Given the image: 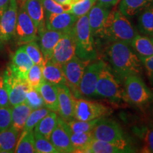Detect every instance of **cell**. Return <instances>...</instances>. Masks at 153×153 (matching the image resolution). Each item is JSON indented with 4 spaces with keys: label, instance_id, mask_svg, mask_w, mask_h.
<instances>
[{
    "label": "cell",
    "instance_id": "24",
    "mask_svg": "<svg viewBox=\"0 0 153 153\" xmlns=\"http://www.w3.org/2000/svg\"><path fill=\"white\" fill-rule=\"evenodd\" d=\"M31 111V108L25 102L11 106V126L20 133H22Z\"/></svg>",
    "mask_w": 153,
    "mask_h": 153
},
{
    "label": "cell",
    "instance_id": "21",
    "mask_svg": "<svg viewBox=\"0 0 153 153\" xmlns=\"http://www.w3.org/2000/svg\"><path fill=\"white\" fill-rule=\"evenodd\" d=\"M37 90L43 98L45 106L51 111L58 112L57 86L44 79Z\"/></svg>",
    "mask_w": 153,
    "mask_h": 153
},
{
    "label": "cell",
    "instance_id": "7",
    "mask_svg": "<svg viewBox=\"0 0 153 153\" xmlns=\"http://www.w3.org/2000/svg\"><path fill=\"white\" fill-rule=\"evenodd\" d=\"M111 113V109L101 103L74 98V118L79 120H91L106 117Z\"/></svg>",
    "mask_w": 153,
    "mask_h": 153
},
{
    "label": "cell",
    "instance_id": "23",
    "mask_svg": "<svg viewBox=\"0 0 153 153\" xmlns=\"http://www.w3.org/2000/svg\"><path fill=\"white\" fill-rule=\"evenodd\" d=\"M153 6V0H120L118 10L127 17H132Z\"/></svg>",
    "mask_w": 153,
    "mask_h": 153
},
{
    "label": "cell",
    "instance_id": "28",
    "mask_svg": "<svg viewBox=\"0 0 153 153\" xmlns=\"http://www.w3.org/2000/svg\"><path fill=\"white\" fill-rule=\"evenodd\" d=\"M14 152L35 153V138L33 131H22L19 135Z\"/></svg>",
    "mask_w": 153,
    "mask_h": 153
},
{
    "label": "cell",
    "instance_id": "32",
    "mask_svg": "<svg viewBox=\"0 0 153 153\" xmlns=\"http://www.w3.org/2000/svg\"><path fill=\"white\" fill-rule=\"evenodd\" d=\"M22 47L24 48L26 53L33 61V64L38 65L42 67L44 65L46 61L44 58L39 45L37 43L36 41L24 44V45H22Z\"/></svg>",
    "mask_w": 153,
    "mask_h": 153
},
{
    "label": "cell",
    "instance_id": "19",
    "mask_svg": "<svg viewBox=\"0 0 153 153\" xmlns=\"http://www.w3.org/2000/svg\"><path fill=\"white\" fill-rule=\"evenodd\" d=\"M63 33H64L56 30H48L46 28L38 33L39 37V47L45 61L51 59L55 45Z\"/></svg>",
    "mask_w": 153,
    "mask_h": 153
},
{
    "label": "cell",
    "instance_id": "39",
    "mask_svg": "<svg viewBox=\"0 0 153 153\" xmlns=\"http://www.w3.org/2000/svg\"><path fill=\"white\" fill-rule=\"evenodd\" d=\"M24 102L32 110L38 109V108L45 106L41 95L40 94L38 90L33 89V88H30L29 90L27 91L26 100Z\"/></svg>",
    "mask_w": 153,
    "mask_h": 153
},
{
    "label": "cell",
    "instance_id": "37",
    "mask_svg": "<svg viewBox=\"0 0 153 153\" xmlns=\"http://www.w3.org/2000/svg\"><path fill=\"white\" fill-rule=\"evenodd\" d=\"M34 133V132H33ZM35 148L37 153H59L52 143L37 133H34Z\"/></svg>",
    "mask_w": 153,
    "mask_h": 153
},
{
    "label": "cell",
    "instance_id": "1",
    "mask_svg": "<svg viewBox=\"0 0 153 153\" xmlns=\"http://www.w3.org/2000/svg\"><path fill=\"white\" fill-rule=\"evenodd\" d=\"M105 56L111 70L121 82L130 75L142 74V61L128 44L110 42L105 49Z\"/></svg>",
    "mask_w": 153,
    "mask_h": 153
},
{
    "label": "cell",
    "instance_id": "33",
    "mask_svg": "<svg viewBox=\"0 0 153 153\" xmlns=\"http://www.w3.org/2000/svg\"><path fill=\"white\" fill-rule=\"evenodd\" d=\"M99 119V118H97V119L85 121V120H79L74 118V119L66 122L68 123L69 127L71 129L72 133H87V132L92 131Z\"/></svg>",
    "mask_w": 153,
    "mask_h": 153
},
{
    "label": "cell",
    "instance_id": "34",
    "mask_svg": "<svg viewBox=\"0 0 153 153\" xmlns=\"http://www.w3.org/2000/svg\"><path fill=\"white\" fill-rule=\"evenodd\" d=\"M97 1V0H78L71 4V7L69 12L79 18L87 14Z\"/></svg>",
    "mask_w": 153,
    "mask_h": 153
},
{
    "label": "cell",
    "instance_id": "6",
    "mask_svg": "<svg viewBox=\"0 0 153 153\" xmlns=\"http://www.w3.org/2000/svg\"><path fill=\"white\" fill-rule=\"evenodd\" d=\"M120 82L106 64L99 74L96 87V97H103L112 102H119L123 99V88Z\"/></svg>",
    "mask_w": 153,
    "mask_h": 153
},
{
    "label": "cell",
    "instance_id": "29",
    "mask_svg": "<svg viewBox=\"0 0 153 153\" xmlns=\"http://www.w3.org/2000/svg\"><path fill=\"white\" fill-rule=\"evenodd\" d=\"M139 31L145 36L153 35V6L145 9L140 12L137 21Z\"/></svg>",
    "mask_w": 153,
    "mask_h": 153
},
{
    "label": "cell",
    "instance_id": "2",
    "mask_svg": "<svg viewBox=\"0 0 153 153\" xmlns=\"http://www.w3.org/2000/svg\"><path fill=\"white\" fill-rule=\"evenodd\" d=\"M136 30L128 19L118 9L110 11L103 28L100 38L110 42H122L131 45Z\"/></svg>",
    "mask_w": 153,
    "mask_h": 153
},
{
    "label": "cell",
    "instance_id": "11",
    "mask_svg": "<svg viewBox=\"0 0 153 153\" xmlns=\"http://www.w3.org/2000/svg\"><path fill=\"white\" fill-rule=\"evenodd\" d=\"M104 60H97L89 62L86 67L79 86V92L86 97H96V87L101 70L106 66Z\"/></svg>",
    "mask_w": 153,
    "mask_h": 153
},
{
    "label": "cell",
    "instance_id": "49",
    "mask_svg": "<svg viewBox=\"0 0 153 153\" xmlns=\"http://www.w3.org/2000/svg\"><path fill=\"white\" fill-rule=\"evenodd\" d=\"M19 1H20V4H22V3L24 2L25 0H19Z\"/></svg>",
    "mask_w": 153,
    "mask_h": 153
},
{
    "label": "cell",
    "instance_id": "48",
    "mask_svg": "<svg viewBox=\"0 0 153 153\" xmlns=\"http://www.w3.org/2000/svg\"><path fill=\"white\" fill-rule=\"evenodd\" d=\"M71 1H72V4L73 2H75V1H78V0H71Z\"/></svg>",
    "mask_w": 153,
    "mask_h": 153
},
{
    "label": "cell",
    "instance_id": "9",
    "mask_svg": "<svg viewBox=\"0 0 153 153\" xmlns=\"http://www.w3.org/2000/svg\"><path fill=\"white\" fill-rule=\"evenodd\" d=\"M14 36L19 45L35 41L38 38L37 28L22 4H20V7L18 9Z\"/></svg>",
    "mask_w": 153,
    "mask_h": 153
},
{
    "label": "cell",
    "instance_id": "3",
    "mask_svg": "<svg viewBox=\"0 0 153 153\" xmlns=\"http://www.w3.org/2000/svg\"><path fill=\"white\" fill-rule=\"evenodd\" d=\"M76 43V55L86 61L95 60L97 51L94 38L89 27L88 14L79 17L73 26Z\"/></svg>",
    "mask_w": 153,
    "mask_h": 153
},
{
    "label": "cell",
    "instance_id": "35",
    "mask_svg": "<svg viewBox=\"0 0 153 153\" xmlns=\"http://www.w3.org/2000/svg\"><path fill=\"white\" fill-rule=\"evenodd\" d=\"M44 80L43 76V67L34 64L28 72L26 81L30 88L37 90Z\"/></svg>",
    "mask_w": 153,
    "mask_h": 153
},
{
    "label": "cell",
    "instance_id": "17",
    "mask_svg": "<svg viewBox=\"0 0 153 153\" xmlns=\"http://www.w3.org/2000/svg\"><path fill=\"white\" fill-rule=\"evenodd\" d=\"M111 8L104 7L97 2L88 13L89 27L94 38H100L105 22L109 14Z\"/></svg>",
    "mask_w": 153,
    "mask_h": 153
},
{
    "label": "cell",
    "instance_id": "31",
    "mask_svg": "<svg viewBox=\"0 0 153 153\" xmlns=\"http://www.w3.org/2000/svg\"><path fill=\"white\" fill-rule=\"evenodd\" d=\"M93 139L91 131L79 133H75L72 132L71 135H70V140H71L74 152L85 153L86 149L87 148L89 143L91 142Z\"/></svg>",
    "mask_w": 153,
    "mask_h": 153
},
{
    "label": "cell",
    "instance_id": "30",
    "mask_svg": "<svg viewBox=\"0 0 153 153\" xmlns=\"http://www.w3.org/2000/svg\"><path fill=\"white\" fill-rule=\"evenodd\" d=\"M124 152L121 149L112 143L93 139L86 149L85 153H120Z\"/></svg>",
    "mask_w": 153,
    "mask_h": 153
},
{
    "label": "cell",
    "instance_id": "45",
    "mask_svg": "<svg viewBox=\"0 0 153 153\" xmlns=\"http://www.w3.org/2000/svg\"><path fill=\"white\" fill-rule=\"evenodd\" d=\"M11 0H0V16L3 14L6 9L8 8Z\"/></svg>",
    "mask_w": 153,
    "mask_h": 153
},
{
    "label": "cell",
    "instance_id": "27",
    "mask_svg": "<svg viewBox=\"0 0 153 153\" xmlns=\"http://www.w3.org/2000/svg\"><path fill=\"white\" fill-rule=\"evenodd\" d=\"M57 117L58 116L56 112L51 111L45 117L42 118L36 124L33 129V132L43 135V137L50 140L51 133H53V130L56 126Z\"/></svg>",
    "mask_w": 153,
    "mask_h": 153
},
{
    "label": "cell",
    "instance_id": "25",
    "mask_svg": "<svg viewBox=\"0 0 153 153\" xmlns=\"http://www.w3.org/2000/svg\"><path fill=\"white\" fill-rule=\"evenodd\" d=\"M130 45L140 58L153 55V41L149 36H141L137 33Z\"/></svg>",
    "mask_w": 153,
    "mask_h": 153
},
{
    "label": "cell",
    "instance_id": "10",
    "mask_svg": "<svg viewBox=\"0 0 153 153\" xmlns=\"http://www.w3.org/2000/svg\"><path fill=\"white\" fill-rule=\"evenodd\" d=\"M3 76L8 91L10 106H14L24 102L27 91L30 88L27 81L16 76L9 68L4 72Z\"/></svg>",
    "mask_w": 153,
    "mask_h": 153
},
{
    "label": "cell",
    "instance_id": "36",
    "mask_svg": "<svg viewBox=\"0 0 153 153\" xmlns=\"http://www.w3.org/2000/svg\"><path fill=\"white\" fill-rule=\"evenodd\" d=\"M51 111L46 107H42L38 109L32 110L27 118L23 131H33L34 128L42 118L45 117Z\"/></svg>",
    "mask_w": 153,
    "mask_h": 153
},
{
    "label": "cell",
    "instance_id": "14",
    "mask_svg": "<svg viewBox=\"0 0 153 153\" xmlns=\"http://www.w3.org/2000/svg\"><path fill=\"white\" fill-rule=\"evenodd\" d=\"M18 9L17 0H11L8 8L0 16V41H9L14 36Z\"/></svg>",
    "mask_w": 153,
    "mask_h": 153
},
{
    "label": "cell",
    "instance_id": "5",
    "mask_svg": "<svg viewBox=\"0 0 153 153\" xmlns=\"http://www.w3.org/2000/svg\"><path fill=\"white\" fill-rule=\"evenodd\" d=\"M123 99L134 106L143 107L153 99L152 91L140 75H130L123 81Z\"/></svg>",
    "mask_w": 153,
    "mask_h": 153
},
{
    "label": "cell",
    "instance_id": "44",
    "mask_svg": "<svg viewBox=\"0 0 153 153\" xmlns=\"http://www.w3.org/2000/svg\"><path fill=\"white\" fill-rule=\"evenodd\" d=\"M97 1H98V3L101 5L108 7V8H111L112 7L117 4L120 0H97Z\"/></svg>",
    "mask_w": 153,
    "mask_h": 153
},
{
    "label": "cell",
    "instance_id": "15",
    "mask_svg": "<svg viewBox=\"0 0 153 153\" xmlns=\"http://www.w3.org/2000/svg\"><path fill=\"white\" fill-rule=\"evenodd\" d=\"M57 86L58 98V113L65 121L74 119V97L67 85Z\"/></svg>",
    "mask_w": 153,
    "mask_h": 153
},
{
    "label": "cell",
    "instance_id": "50",
    "mask_svg": "<svg viewBox=\"0 0 153 153\" xmlns=\"http://www.w3.org/2000/svg\"><path fill=\"white\" fill-rule=\"evenodd\" d=\"M150 38H151V39H152V41H153V35H152V36H151V37H150Z\"/></svg>",
    "mask_w": 153,
    "mask_h": 153
},
{
    "label": "cell",
    "instance_id": "4",
    "mask_svg": "<svg viewBox=\"0 0 153 153\" xmlns=\"http://www.w3.org/2000/svg\"><path fill=\"white\" fill-rule=\"evenodd\" d=\"M93 138L112 143L121 149L124 152H131L123 131L117 122L111 118H99L91 131Z\"/></svg>",
    "mask_w": 153,
    "mask_h": 153
},
{
    "label": "cell",
    "instance_id": "47",
    "mask_svg": "<svg viewBox=\"0 0 153 153\" xmlns=\"http://www.w3.org/2000/svg\"><path fill=\"white\" fill-rule=\"evenodd\" d=\"M152 117H153V102L152 104Z\"/></svg>",
    "mask_w": 153,
    "mask_h": 153
},
{
    "label": "cell",
    "instance_id": "40",
    "mask_svg": "<svg viewBox=\"0 0 153 153\" xmlns=\"http://www.w3.org/2000/svg\"><path fill=\"white\" fill-rule=\"evenodd\" d=\"M11 106H0V132L11 126Z\"/></svg>",
    "mask_w": 153,
    "mask_h": 153
},
{
    "label": "cell",
    "instance_id": "46",
    "mask_svg": "<svg viewBox=\"0 0 153 153\" xmlns=\"http://www.w3.org/2000/svg\"><path fill=\"white\" fill-rule=\"evenodd\" d=\"M55 1L62 5H70L72 4L71 0H55Z\"/></svg>",
    "mask_w": 153,
    "mask_h": 153
},
{
    "label": "cell",
    "instance_id": "16",
    "mask_svg": "<svg viewBox=\"0 0 153 153\" xmlns=\"http://www.w3.org/2000/svg\"><path fill=\"white\" fill-rule=\"evenodd\" d=\"M77 17L70 12L45 15V28L62 33L70 31L73 28Z\"/></svg>",
    "mask_w": 153,
    "mask_h": 153
},
{
    "label": "cell",
    "instance_id": "42",
    "mask_svg": "<svg viewBox=\"0 0 153 153\" xmlns=\"http://www.w3.org/2000/svg\"><path fill=\"white\" fill-rule=\"evenodd\" d=\"M143 140L144 148L143 149V152L153 153V128L145 131Z\"/></svg>",
    "mask_w": 153,
    "mask_h": 153
},
{
    "label": "cell",
    "instance_id": "20",
    "mask_svg": "<svg viewBox=\"0 0 153 153\" xmlns=\"http://www.w3.org/2000/svg\"><path fill=\"white\" fill-rule=\"evenodd\" d=\"M22 4L37 28L38 33L45 29V16L41 0H25Z\"/></svg>",
    "mask_w": 153,
    "mask_h": 153
},
{
    "label": "cell",
    "instance_id": "22",
    "mask_svg": "<svg viewBox=\"0 0 153 153\" xmlns=\"http://www.w3.org/2000/svg\"><path fill=\"white\" fill-rule=\"evenodd\" d=\"M43 76L45 81L55 85H66L62 65L48 60L43 66Z\"/></svg>",
    "mask_w": 153,
    "mask_h": 153
},
{
    "label": "cell",
    "instance_id": "13",
    "mask_svg": "<svg viewBox=\"0 0 153 153\" xmlns=\"http://www.w3.org/2000/svg\"><path fill=\"white\" fill-rule=\"evenodd\" d=\"M71 133L72 131L68 123L60 116L57 117L56 126L51 133L50 141L58 150L59 153L74 152L70 140Z\"/></svg>",
    "mask_w": 153,
    "mask_h": 153
},
{
    "label": "cell",
    "instance_id": "8",
    "mask_svg": "<svg viewBox=\"0 0 153 153\" xmlns=\"http://www.w3.org/2000/svg\"><path fill=\"white\" fill-rule=\"evenodd\" d=\"M89 62V61L83 60L74 55L62 65L66 79V85L71 90L74 98H80L81 97L79 92V83L86 67Z\"/></svg>",
    "mask_w": 153,
    "mask_h": 153
},
{
    "label": "cell",
    "instance_id": "26",
    "mask_svg": "<svg viewBox=\"0 0 153 153\" xmlns=\"http://www.w3.org/2000/svg\"><path fill=\"white\" fill-rule=\"evenodd\" d=\"M20 133L12 126L0 132V153L14 152Z\"/></svg>",
    "mask_w": 153,
    "mask_h": 153
},
{
    "label": "cell",
    "instance_id": "41",
    "mask_svg": "<svg viewBox=\"0 0 153 153\" xmlns=\"http://www.w3.org/2000/svg\"><path fill=\"white\" fill-rule=\"evenodd\" d=\"M0 106H11L3 74H0Z\"/></svg>",
    "mask_w": 153,
    "mask_h": 153
},
{
    "label": "cell",
    "instance_id": "43",
    "mask_svg": "<svg viewBox=\"0 0 153 153\" xmlns=\"http://www.w3.org/2000/svg\"><path fill=\"white\" fill-rule=\"evenodd\" d=\"M140 59L142 61L143 65L144 67L151 85L153 87V55L150 57Z\"/></svg>",
    "mask_w": 153,
    "mask_h": 153
},
{
    "label": "cell",
    "instance_id": "12",
    "mask_svg": "<svg viewBox=\"0 0 153 153\" xmlns=\"http://www.w3.org/2000/svg\"><path fill=\"white\" fill-rule=\"evenodd\" d=\"M76 55V43L73 28L70 31L63 33L55 45L51 60L62 65Z\"/></svg>",
    "mask_w": 153,
    "mask_h": 153
},
{
    "label": "cell",
    "instance_id": "18",
    "mask_svg": "<svg viewBox=\"0 0 153 153\" xmlns=\"http://www.w3.org/2000/svg\"><path fill=\"white\" fill-rule=\"evenodd\" d=\"M33 65V61L22 45L13 55L11 62L8 68L19 78L26 80L28 72Z\"/></svg>",
    "mask_w": 153,
    "mask_h": 153
},
{
    "label": "cell",
    "instance_id": "38",
    "mask_svg": "<svg viewBox=\"0 0 153 153\" xmlns=\"http://www.w3.org/2000/svg\"><path fill=\"white\" fill-rule=\"evenodd\" d=\"M41 2L45 11V16L50 14L69 12L71 7V4L62 5L56 2L55 0H41Z\"/></svg>",
    "mask_w": 153,
    "mask_h": 153
}]
</instances>
